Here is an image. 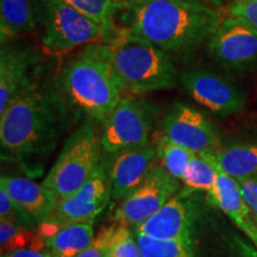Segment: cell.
<instances>
[{
    "instance_id": "6da1fadb",
    "label": "cell",
    "mask_w": 257,
    "mask_h": 257,
    "mask_svg": "<svg viewBox=\"0 0 257 257\" xmlns=\"http://www.w3.org/2000/svg\"><path fill=\"white\" fill-rule=\"evenodd\" d=\"M69 106L59 86L32 74L0 114L3 156L24 161L49 154L68 123Z\"/></svg>"
},
{
    "instance_id": "7a4b0ae2",
    "label": "cell",
    "mask_w": 257,
    "mask_h": 257,
    "mask_svg": "<svg viewBox=\"0 0 257 257\" xmlns=\"http://www.w3.org/2000/svg\"><path fill=\"white\" fill-rule=\"evenodd\" d=\"M126 12V29L173 54L197 49L223 18L216 9L186 0H141Z\"/></svg>"
},
{
    "instance_id": "3957f363",
    "label": "cell",
    "mask_w": 257,
    "mask_h": 257,
    "mask_svg": "<svg viewBox=\"0 0 257 257\" xmlns=\"http://www.w3.org/2000/svg\"><path fill=\"white\" fill-rule=\"evenodd\" d=\"M238 230L200 193L191 227L182 238L156 240L133 232L143 257H257V249Z\"/></svg>"
},
{
    "instance_id": "277c9868",
    "label": "cell",
    "mask_w": 257,
    "mask_h": 257,
    "mask_svg": "<svg viewBox=\"0 0 257 257\" xmlns=\"http://www.w3.org/2000/svg\"><path fill=\"white\" fill-rule=\"evenodd\" d=\"M57 86L70 106L104 123L120 101L121 86L112 66L110 46L87 44L61 69Z\"/></svg>"
},
{
    "instance_id": "5b68a950",
    "label": "cell",
    "mask_w": 257,
    "mask_h": 257,
    "mask_svg": "<svg viewBox=\"0 0 257 257\" xmlns=\"http://www.w3.org/2000/svg\"><path fill=\"white\" fill-rule=\"evenodd\" d=\"M112 66L123 92L143 94L175 86L178 70L166 51L128 29L108 43Z\"/></svg>"
},
{
    "instance_id": "8992f818",
    "label": "cell",
    "mask_w": 257,
    "mask_h": 257,
    "mask_svg": "<svg viewBox=\"0 0 257 257\" xmlns=\"http://www.w3.org/2000/svg\"><path fill=\"white\" fill-rule=\"evenodd\" d=\"M101 156L100 135L91 120L85 121L67 138L62 152L42 184L51 211L82 187L100 165Z\"/></svg>"
},
{
    "instance_id": "52a82bcc",
    "label": "cell",
    "mask_w": 257,
    "mask_h": 257,
    "mask_svg": "<svg viewBox=\"0 0 257 257\" xmlns=\"http://www.w3.org/2000/svg\"><path fill=\"white\" fill-rule=\"evenodd\" d=\"M38 25L48 54L63 55L104 38L101 29L62 0H40Z\"/></svg>"
},
{
    "instance_id": "ba28073f",
    "label": "cell",
    "mask_w": 257,
    "mask_h": 257,
    "mask_svg": "<svg viewBox=\"0 0 257 257\" xmlns=\"http://www.w3.org/2000/svg\"><path fill=\"white\" fill-rule=\"evenodd\" d=\"M155 118L156 110L149 101L134 95L123 96L102 123V153L147 146Z\"/></svg>"
},
{
    "instance_id": "9c48e42d",
    "label": "cell",
    "mask_w": 257,
    "mask_h": 257,
    "mask_svg": "<svg viewBox=\"0 0 257 257\" xmlns=\"http://www.w3.org/2000/svg\"><path fill=\"white\" fill-rule=\"evenodd\" d=\"M207 49L224 68L238 73L257 70V31L231 16L220 19L207 40Z\"/></svg>"
},
{
    "instance_id": "30bf717a",
    "label": "cell",
    "mask_w": 257,
    "mask_h": 257,
    "mask_svg": "<svg viewBox=\"0 0 257 257\" xmlns=\"http://www.w3.org/2000/svg\"><path fill=\"white\" fill-rule=\"evenodd\" d=\"M180 82L193 100L220 117L239 113L245 107V92L232 80L213 70H184Z\"/></svg>"
},
{
    "instance_id": "8fae6325",
    "label": "cell",
    "mask_w": 257,
    "mask_h": 257,
    "mask_svg": "<svg viewBox=\"0 0 257 257\" xmlns=\"http://www.w3.org/2000/svg\"><path fill=\"white\" fill-rule=\"evenodd\" d=\"M180 180L156 165L136 191L125 198L114 212L113 220L125 226H136L149 219L179 192Z\"/></svg>"
},
{
    "instance_id": "7c38bea8",
    "label": "cell",
    "mask_w": 257,
    "mask_h": 257,
    "mask_svg": "<svg viewBox=\"0 0 257 257\" xmlns=\"http://www.w3.org/2000/svg\"><path fill=\"white\" fill-rule=\"evenodd\" d=\"M157 161V149L152 144L102 153L101 162L110 180L111 198L114 200L127 198L146 180Z\"/></svg>"
},
{
    "instance_id": "4fadbf2b",
    "label": "cell",
    "mask_w": 257,
    "mask_h": 257,
    "mask_svg": "<svg viewBox=\"0 0 257 257\" xmlns=\"http://www.w3.org/2000/svg\"><path fill=\"white\" fill-rule=\"evenodd\" d=\"M162 136L187 148L197 155L220 147L218 134L211 121L192 106L175 102L162 120Z\"/></svg>"
},
{
    "instance_id": "5bb4252c",
    "label": "cell",
    "mask_w": 257,
    "mask_h": 257,
    "mask_svg": "<svg viewBox=\"0 0 257 257\" xmlns=\"http://www.w3.org/2000/svg\"><path fill=\"white\" fill-rule=\"evenodd\" d=\"M111 198V185L107 172L100 162L91 178L78 192L60 201L47 220L63 225L92 221L107 206Z\"/></svg>"
},
{
    "instance_id": "9a60e30c",
    "label": "cell",
    "mask_w": 257,
    "mask_h": 257,
    "mask_svg": "<svg viewBox=\"0 0 257 257\" xmlns=\"http://www.w3.org/2000/svg\"><path fill=\"white\" fill-rule=\"evenodd\" d=\"M201 192L184 193L172 198L163 207L133 231L156 240H176L188 232Z\"/></svg>"
},
{
    "instance_id": "2e32d148",
    "label": "cell",
    "mask_w": 257,
    "mask_h": 257,
    "mask_svg": "<svg viewBox=\"0 0 257 257\" xmlns=\"http://www.w3.org/2000/svg\"><path fill=\"white\" fill-rule=\"evenodd\" d=\"M40 56L34 48L6 43L0 49V114L23 89Z\"/></svg>"
},
{
    "instance_id": "e0dca14e",
    "label": "cell",
    "mask_w": 257,
    "mask_h": 257,
    "mask_svg": "<svg viewBox=\"0 0 257 257\" xmlns=\"http://www.w3.org/2000/svg\"><path fill=\"white\" fill-rule=\"evenodd\" d=\"M206 195L208 201L223 211L257 249V225L248 204L243 199L238 182L218 170L216 187Z\"/></svg>"
},
{
    "instance_id": "ac0fdd59",
    "label": "cell",
    "mask_w": 257,
    "mask_h": 257,
    "mask_svg": "<svg viewBox=\"0 0 257 257\" xmlns=\"http://www.w3.org/2000/svg\"><path fill=\"white\" fill-rule=\"evenodd\" d=\"M218 170L239 181L257 178V143H233L199 155Z\"/></svg>"
},
{
    "instance_id": "d6986e66",
    "label": "cell",
    "mask_w": 257,
    "mask_h": 257,
    "mask_svg": "<svg viewBox=\"0 0 257 257\" xmlns=\"http://www.w3.org/2000/svg\"><path fill=\"white\" fill-rule=\"evenodd\" d=\"M0 188L4 189L12 201L34 220L44 221L49 218L51 206L43 185L22 176L3 175Z\"/></svg>"
},
{
    "instance_id": "ffe728a7",
    "label": "cell",
    "mask_w": 257,
    "mask_h": 257,
    "mask_svg": "<svg viewBox=\"0 0 257 257\" xmlns=\"http://www.w3.org/2000/svg\"><path fill=\"white\" fill-rule=\"evenodd\" d=\"M40 0H0V40L2 44L37 28Z\"/></svg>"
},
{
    "instance_id": "44dd1931",
    "label": "cell",
    "mask_w": 257,
    "mask_h": 257,
    "mask_svg": "<svg viewBox=\"0 0 257 257\" xmlns=\"http://www.w3.org/2000/svg\"><path fill=\"white\" fill-rule=\"evenodd\" d=\"M92 221L63 225L55 234L46 239L51 257H75L94 239Z\"/></svg>"
},
{
    "instance_id": "7402d4cb",
    "label": "cell",
    "mask_w": 257,
    "mask_h": 257,
    "mask_svg": "<svg viewBox=\"0 0 257 257\" xmlns=\"http://www.w3.org/2000/svg\"><path fill=\"white\" fill-rule=\"evenodd\" d=\"M80 14L94 22L106 37L114 30V19L119 11L114 0H62Z\"/></svg>"
},
{
    "instance_id": "603a6c76",
    "label": "cell",
    "mask_w": 257,
    "mask_h": 257,
    "mask_svg": "<svg viewBox=\"0 0 257 257\" xmlns=\"http://www.w3.org/2000/svg\"><path fill=\"white\" fill-rule=\"evenodd\" d=\"M156 149L160 165H162L170 175L178 180H182L191 161L197 156V154L188 150L187 148L172 142L165 136L160 138Z\"/></svg>"
},
{
    "instance_id": "cb8c5ba5",
    "label": "cell",
    "mask_w": 257,
    "mask_h": 257,
    "mask_svg": "<svg viewBox=\"0 0 257 257\" xmlns=\"http://www.w3.org/2000/svg\"><path fill=\"white\" fill-rule=\"evenodd\" d=\"M218 169L202 157L197 155L191 161L181 181L185 185L184 193H211L216 187Z\"/></svg>"
},
{
    "instance_id": "d4e9b609",
    "label": "cell",
    "mask_w": 257,
    "mask_h": 257,
    "mask_svg": "<svg viewBox=\"0 0 257 257\" xmlns=\"http://www.w3.org/2000/svg\"><path fill=\"white\" fill-rule=\"evenodd\" d=\"M37 231L28 229L27 225L14 223V221H0V246L2 255L31 246L36 239Z\"/></svg>"
},
{
    "instance_id": "484cf974",
    "label": "cell",
    "mask_w": 257,
    "mask_h": 257,
    "mask_svg": "<svg viewBox=\"0 0 257 257\" xmlns=\"http://www.w3.org/2000/svg\"><path fill=\"white\" fill-rule=\"evenodd\" d=\"M108 257H143L133 230L128 226L117 224Z\"/></svg>"
},
{
    "instance_id": "4316f807",
    "label": "cell",
    "mask_w": 257,
    "mask_h": 257,
    "mask_svg": "<svg viewBox=\"0 0 257 257\" xmlns=\"http://www.w3.org/2000/svg\"><path fill=\"white\" fill-rule=\"evenodd\" d=\"M227 12L231 17L257 31V0H232Z\"/></svg>"
},
{
    "instance_id": "83f0119b",
    "label": "cell",
    "mask_w": 257,
    "mask_h": 257,
    "mask_svg": "<svg viewBox=\"0 0 257 257\" xmlns=\"http://www.w3.org/2000/svg\"><path fill=\"white\" fill-rule=\"evenodd\" d=\"M115 227H117V224L104 227L87 248L75 257H108Z\"/></svg>"
},
{
    "instance_id": "f1b7e54d",
    "label": "cell",
    "mask_w": 257,
    "mask_h": 257,
    "mask_svg": "<svg viewBox=\"0 0 257 257\" xmlns=\"http://www.w3.org/2000/svg\"><path fill=\"white\" fill-rule=\"evenodd\" d=\"M0 219L22 225H32L35 221L12 201L10 195L3 188H0Z\"/></svg>"
},
{
    "instance_id": "f546056e",
    "label": "cell",
    "mask_w": 257,
    "mask_h": 257,
    "mask_svg": "<svg viewBox=\"0 0 257 257\" xmlns=\"http://www.w3.org/2000/svg\"><path fill=\"white\" fill-rule=\"evenodd\" d=\"M238 182L243 199L251 211L253 220L257 225V178L239 180Z\"/></svg>"
},
{
    "instance_id": "4dcf8cb0",
    "label": "cell",
    "mask_w": 257,
    "mask_h": 257,
    "mask_svg": "<svg viewBox=\"0 0 257 257\" xmlns=\"http://www.w3.org/2000/svg\"><path fill=\"white\" fill-rule=\"evenodd\" d=\"M2 257H51V255L48 250L23 248L14 250V251L8 253H3Z\"/></svg>"
},
{
    "instance_id": "1f68e13d",
    "label": "cell",
    "mask_w": 257,
    "mask_h": 257,
    "mask_svg": "<svg viewBox=\"0 0 257 257\" xmlns=\"http://www.w3.org/2000/svg\"><path fill=\"white\" fill-rule=\"evenodd\" d=\"M186 2L197 3V4L206 5V6H210V8L217 9V8H220V6H223L227 0H186Z\"/></svg>"
},
{
    "instance_id": "d6a6232c",
    "label": "cell",
    "mask_w": 257,
    "mask_h": 257,
    "mask_svg": "<svg viewBox=\"0 0 257 257\" xmlns=\"http://www.w3.org/2000/svg\"><path fill=\"white\" fill-rule=\"evenodd\" d=\"M114 2L117 4L118 9L127 11V10H130L133 6L136 5L137 3H140L141 0H114Z\"/></svg>"
}]
</instances>
